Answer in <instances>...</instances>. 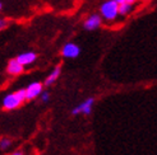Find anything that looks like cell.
Returning a JSON list of instances; mask_svg holds the SVG:
<instances>
[{
	"label": "cell",
	"instance_id": "4",
	"mask_svg": "<svg viewBox=\"0 0 157 155\" xmlns=\"http://www.w3.org/2000/svg\"><path fill=\"white\" fill-rule=\"evenodd\" d=\"M79 53H81V49L74 43H67L64 47H63V56L64 57L75 59L79 56Z\"/></svg>",
	"mask_w": 157,
	"mask_h": 155
},
{
	"label": "cell",
	"instance_id": "15",
	"mask_svg": "<svg viewBox=\"0 0 157 155\" xmlns=\"http://www.w3.org/2000/svg\"><path fill=\"white\" fill-rule=\"evenodd\" d=\"M13 155H23V153H22V151H15Z\"/></svg>",
	"mask_w": 157,
	"mask_h": 155
},
{
	"label": "cell",
	"instance_id": "9",
	"mask_svg": "<svg viewBox=\"0 0 157 155\" xmlns=\"http://www.w3.org/2000/svg\"><path fill=\"white\" fill-rule=\"evenodd\" d=\"M60 71H61V69L58 66V67H55L54 70H52V73L46 78V80H45V85L46 87H49V85H51L52 83H55V80L59 78V75H60Z\"/></svg>",
	"mask_w": 157,
	"mask_h": 155
},
{
	"label": "cell",
	"instance_id": "2",
	"mask_svg": "<svg viewBox=\"0 0 157 155\" xmlns=\"http://www.w3.org/2000/svg\"><path fill=\"white\" fill-rule=\"evenodd\" d=\"M119 6L120 4L115 2V0H107L100 8V12L102 14V17L107 20H113L116 18V15L119 14Z\"/></svg>",
	"mask_w": 157,
	"mask_h": 155
},
{
	"label": "cell",
	"instance_id": "13",
	"mask_svg": "<svg viewBox=\"0 0 157 155\" xmlns=\"http://www.w3.org/2000/svg\"><path fill=\"white\" fill-rule=\"evenodd\" d=\"M115 2H117V3H119V4H123V3H134L136 2V0H115Z\"/></svg>",
	"mask_w": 157,
	"mask_h": 155
},
{
	"label": "cell",
	"instance_id": "1",
	"mask_svg": "<svg viewBox=\"0 0 157 155\" xmlns=\"http://www.w3.org/2000/svg\"><path fill=\"white\" fill-rule=\"evenodd\" d=\"M25 99H27L26 89H19L18 92L12 93V94H8L4 97L3 107L5 110H14V108H17L22 102H25Z\"/></svg>",
	"mask_w": 157,
	"mask_h": 155
},
{
	"label": "cell",
	"instance_id": "14",
	"mask_svg": "<svg viewBox=\"0 0 157 155\" xmlns=\"http://www.w3.org/2000/svg\"><path fill=\"white\" fill-rule=\"evenodd\" d=\"M0 22H2V23H0V28H2V29H4V28L6 27V20L2 19V20H0Z\"/></svg>",
	"mask_w": 157,
	"mask_h": 155
},
{
	"label": "cell",
	"instance_id": "12",
	"mask_svg": "<svg viewBox=\"0 0 157 155\" xmlns=\"http://www.w3.org/2000/svg\"><path fill=\"white\" fill-rule=\"evenodd\" d=\"M49 98H50V96H49V93H42V94H41V100H42V102H48V100H49Z\"/></svg>",
	"mask_w": 157,
	"mask_h": 155
},
{
	"label": "cell",
	"instance_id": "3",
	"mask_svg": "<svg viewBox=\"0 0 157 155\" xmlns=\"http://www.w3.org/2000/svg\"><path fill=\"white\" fill-rule=\"evenodd\" d=\"M93 102H95V99H93V98H88V99H86L84 102H82L79 106H77L75 108H73L72 113H73V114H79V113H83V114H90V113H91V111H92Z\"/></svg>",
	"mask_w": 157,
	"mask_h": 155
},
{
	"label": "cell",
	"instance_id": "7",
	"mask_svg": "<svg viewBox=\"0 0 157 155\" xmlns=\"http://www.w3.org/2000/svg\"><path fill=\"white\" fill-rule=\"evenodd\" d=\"M23 66H25V65H22L17 59H14V60L9 61L6 70H8V73L12 74V75H17V74H21L23 71Z\"/></svg>",
	"mask_w": 157,
	"mask_h": 155
},
{
	"label": "cell",
	"instance_id": "8",
	"mask_svg": "<svg viewBox=\"0 0 157 155\" xmlns=\"http://www.w3.org/2000/svg\"><path fill=\"white\" fill-rule=\"evenodd\" d=\"M36 59H37V56H36L35 52H25V53H22V55H19L17 57V60L19 61L22 65H29V64H32Z\"/></svg>",
	"mask_w": 157,
	"mask_h": 155
},
{
	"label": "cell",
	"instance_id": "5",
	"mask_svg": "<svg viewBox=\"0 0 157 155\" xmlns=\"http://www.w3.org/2000/svg\"><path fill=\"white\" fill-rule=\"evenodd\" d=\"M40 94H42V84L41 83H32V84H29L26 89L27 99H33Z\"/></svg>",
	"mask_w": 157,
	"mask_h": 155
},
{
	"label": "cell",
	"instance_id": "11",
	"mask_svg": "<svg viewBox=\"0 0 157 155\" xmlns=\"http://www.w3.org/2000/svg\"><path fill=\"white\" fill-rule=\"evenodd\" d=\"M10 146V140L9 139H2V141H0V148L2 150H5Z\"/></svg>",
	"mask_w": 157,
	"mask_h": 155
},
{
	"label": "cell",
	"instance_id": "6",
	"mask_svg": "<svg viewBox=\"0 0 157 155\" xmlns=\"http://www.w3.org/2000/svg\"><path fill=\"white\" fill-rule=\"evenodd\" d=\"M101 24V18L98 14H92L90 17L86 19L84 22V28L88 29V31H92V29H96L98 26Z\"/></svg>",
	"mask_w": 157,
	"mask_h": 155
},
{
	"label": "cell",
	"instance_id": "10",
	"mask_svg": "<svg viewBox=\"0 0 157 155\" xmlns=\"http://www.w3.org/2000/svg\"><path fill=\"white\" fill-rule=\"evenodd\" d=\"M132 12V3H123L119 6V14L121 15H127Z\"/></svg>",
	"mask_w": 157,
	"mask_h": 155
}]
</instances>
